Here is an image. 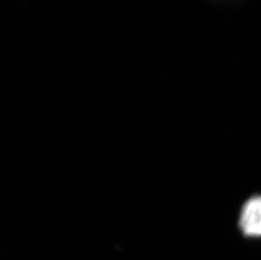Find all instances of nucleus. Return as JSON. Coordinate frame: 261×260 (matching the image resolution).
<instances>
[{"label": "nucleus", "instance_id": "nucleus-1", "mask_svg": "<svg viewBox=\"0 0 261 260\" xmlns=\"http://www.w3.org/2000/svg\"><path fill=\"white\" fill-rule=\"evenodd\" d=\"M239 226L244 235L261 237V196L253 197L244 204Z\"/></svg>", "mask_w": 261, "mask_h": 260}]
</instances>
